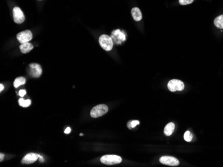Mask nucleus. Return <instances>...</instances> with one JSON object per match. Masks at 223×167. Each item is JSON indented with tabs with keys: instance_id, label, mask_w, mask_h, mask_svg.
Listing matches in <instances>:
<instances>
[{
	"instance_id": "f257e3e1",
	"label": "nucleus",
	"mask_w": 223,
	"mask_h": 167,
	"mask_svg": "<svg viewBox=\"0 0 223 167\" xmlns=\"http://www.w3.org/2000/svg\"><path fill=\"white\" fill-rule=\"evenodd\" d=\"M122 159L120 157L115 154H107L100 158L102 163L107 165H114L120 163Z\"/></svg>"
},
{
	"instance_id": "f03ea898",
	"label": "nucleus",
	"mask_w": 223,
	"mask_h": 167,
	"mask_svg": "<svg viewBox=\"0 0 223 167\" xmlns=\"http://www.w3.org/2000/svg\"><path fill=\"white\" fill-rule=\"evenodd\" d=\"M99 43L104 50L108 51L112 50L113 47V40L110 36L107 35H102L99 38Z\"/></svg>"
},
{
	"instance_id": "7ed1b4c3",
	"label": "nucleus",
	"mask_w": 223,
	"mask_h": 167,
	"mask_svg": "<svg viewBox=\"0 0 223 167\" xmlns=\"http://www.w3.org/2000/svg\"><path fill=\"white\" fill-rule=\"evenodd\" d=\"M108 111V106L106 105H99L94 107L90 111V115L92 118H98L105 115Z\"/></svg>"
},
{
	"instance_id": "20e7f679",
	"label": "nucleus",
	"mask_w": 223,
	"mask_h": 167,
	"mask_svg": "<svg viewBox=\"0 0 223 167\" xmlns=\"http://www.w3.org/2000/svg\"><path fill=\"white\" fill-rule=\"evenodd\" d=\"M168 88L171 92L181 91L184 89V84L180 80L172 79L168 83Z\"/></svg>"
},
{
	"instance_id": "39448f33",
	"label": "nucleus",
	"mask_w": 223,
	"mask_h": 167,
	"mask_svg": "<svg viewBox=\"0 0 223 167\" xmlns=\"http://www.w3.org/2000/svg\"><path fill=\"white\" fill-rule=\"evenodd\" d=\"M27 72L31 77L34 78H38L42 75V69L38 63H31L29 65L27 68Z\"/></svg>"
},
{
	"instance_id": "423d86ee",
	"label": "nucleus",
	"mask_w": 223,
	"mask_h": 167,
	"mask_svg": "<svg viewBox=\"0 0 223 167\" xmlns=\"http://www.w3.org/2000/svg\"><path fill=\"white\" fill-rule=\"evenodd\" d=\"M33 35L31 31L26 30L20 32L17 35V39L20 43H27L32 39Z\"/></svg>"
},
{
	"instance_id": "0eeeda50",
	"label": "nucleus",
	"mask_w": 223,
	"mask_h": 167,
	"mask_svg": "<svg viewBox=\"0 0 223 167\" xmlns=\"http://www.w3.org/2000/svg\"><path fill=\"white\" fill-rule=\"evenodd\" d=\"M160 162L163 165L172 166H176L180 164V162L177 158L170 156L162 157L160 158Z\"/></svg>"
},
{
	"instance_id": "6e6552de",
	"label": "nucleus",
	"mask_w": 223,
	"mask_h": 167,
	"mask_svg": "<svg viewBox=\"0 0 223 167\" xmlns=\"http://www.w3.org/2000/svg\"><path fill=\"white\" fill-rule=\"evenodd\" d=\"M13 17L15 23L20 24L22 23L25 20V15L22 10L18 7H15L13 10Z\"/></svg>"
},
{
	"instance_id": "1a4fd4ad",
	"label": "nucleus",
	"mask_w": 223,
	"mask_h": 167,
	"mask_svg": "<svg viewBox=\"0 0 223 167\" xmlns=\"http://www.w3.org/2000/svg\"><path fill=\"white\" fill-rule=\"evenodd\" d=\"M126 37L125 34L122 33L120 30H117L112 32L111 38L112 39L114 42L116 43L117 44H120L121 42H124L126 40Z\"/></svg>"
},
{
	"instance_id": "9d476101",
	"label": "nucleus",
	"mask_w": 223,
	"mask_h": 167,
	"mask_svg": "<svg viewBox=\"0 0 223 167\" xmlns=\"http://www.w3.org/2000/svg\"><path fill=\"white\" fill-rule=\"evenodd\" d=\"M39 158H40V156L39 154H37L35 153H29L23 157L22 161V162L23 164H27V165L32 164L38 160Z\"/></svg>"
},
{
	"instance_id": "9b49d317",
	"label": "nucleus",
	"mask_w": 223,
	"mask_h": 167,
	"mask_svg": "<svg viewBox=\"0 0 223 167\" xmlns=\"http://www.w3.org/2000/svg\"><path fill=\"white\" fill-rule=\"evenodd\" d=\"M131 14L133 19L136 22H140L142 18V15L140 9L138 7H134L131 10Z\"/></svg>"
},
{
	"instance_id": "f8f14e48",
	"label": "nucleus",
	"mask_w": 223,
	"mask_h": 167,
	"mask_svg": "<svg viewBox=\"0 0 223 167\" xmlns=\"http://www.w3.org/2000/svg\"><path fill=\"white\" fill-rule=\"evenodd\" d=\"M33 48H34V46L29 42L22 43L19 46L20 51H21L22 54H27V53L33 50Z\"/></svg>"
},
{
	"instance_id": "ddd939ff",
	"label": "nucleus",
	"mask_w": 223,
	"mask_h": 167,
	"mask_svg": "<svg viewBox=\"0 0 223 167\" xmlns=\"http://www.w3.org/2000/svg\"><path fill=\"white\" fill-rule=\"evenodd\" d=\"M175 125L173 123H169L166 125L164 130V133L166 136H170L175 131Z\"/></svg>"
},
{
	"instance_id": "4468645a",
	"label": "nucleus",
	"mask_w": 223,
	"mask_h": 167,
	"mask_svg": "<svg viewBox=\"0 0 223 167\" xmlns=\"http://www.w3.org/2000/svg\"><path fill=\"white\" fill-rule=\"evenodd\" d=\"M214 23L215 26L219 29H223V15L218 16L216 19H214Z\"/></svg>"
},
{
	"instance_id": "2eb2a0df",
	"label": "nucleus",
	"mask_w": 223,
	"mask_h": 167,
	"mask_svg": "<svg viewBox=\"0 0 223 167\" xmlns=\"http://www.w3.org/2000/svg\"><path fill=\"white\" fill-rule=\"evenodd\" d=\"M26 80L24 78V77H18V78L14 81V86L15 88H18V87L21 86V85H24L25 83H26Z\"/></svg>"
},
{
	"instance_id": "dca6fc26",
	"label": "nucleus",
	"mask_w": 223,
	"mask_h": 167,
	"mask_svg": "<svg viewBox=\"0 0 223 167\" xmlns=\"http://www.w3.org/2000/svg\"><path fill=\"white\" fill-rule=\"evenodd\" d=\"M31 101L30 99L24 100L23 99H19L18 101V103L20 106L23 107H27L31 105Z\"/></svg>"
},
{
	"instance_id": "f3484780",
	"label": "nucleus",
	"mask_w": 223,
	"mask_h": 167,
	"mask_svg": "<svg viewBox=\"0 0 223 167\" xmlns=\"http://www.w3.org/2000/svg\"><path fill=\"white\" fill-rule=\"evenodd\" d=\"M184 138L186 141L191 142L192 139V134L188 131H186L184 134Z\"/></svg>"
},
{
	"instance_id": "a211bd4d",
	"label": "nucleus",
	"mask_w": 223,
	"mask_h": 167,
	"mask_svg": "<svg viewBox=\"0 0 223 167\" xmlns=\"http://www.w3.org/2000/svg\"><path fill=\"white\" fill-rule=\"evenodd\" d=\"M139 124H140V122L138 121H131L128 123L127 126L130 129H132L133 128H134L136 125H138Z\"/></svg>"
},
{
	"instance_id": "6ab92c4d",
	"label": "nucleus",
	"mask_w": 223,
	"mask_h": 167,
	"mask_svg": "<svg viewBox=\"0 0 223 167\" xmlns=\"http://www.w3.org/2000/svg\"><path fill=\"white\" fill-rule=\"evenodd\" d=\"M194 2V0H179V3L182 6H186L191 4Z\"/></svg>"
},
{
	"instance_id": "aec40b11",
	"label": "nucleus",
	"mask_w": 223,
	"mask_h": 167,
	"mask_svg": "<svg viewBox=\"0 0 223 167\" xmlns=\"http://www.w3.org/2000/svg\"><path fill=\"white\" fill-rule=\"evenodd\" d=\"M26 93L27 92H26V90H23V89H22V90L19 91V95L20 97H23L26 94Z\"/></svg>"
},
{
	"instance_id": "412c9836",
	"label": "nucleus",
	"mask_w": 223,
	"mask_h": 167,
	"mask_svg": "<svg viewBox=\"0 0 223 167\" xmlns=\"http://www.w3.org/2000/svg\"><path fill=\"white\" fill-rule=\"evenodd\" d=\"M70 132H71V129H70L69 127H68V128L65 129V131H64V133H65V134H69Z\"/></svg>"
},
{
	"instance_id": "4be33fe9",
	"label": "nucleus",
	"mask_w": 223,
	"mask_h": 167,
	"mask_svg": "<svg viewBox=\"0 0 223 167\" xmlns=\"http://www.w3.org/2000/svg\"><path fill=\"white\" fill-rule=\"evenodd\" d=\"M4 157H5V155H4V154H3L2 153L0 154V161H1V162L3 161V159Z\"/></svg>"
},
{
	"instance_id": "5701e85b",
	"label": "nucleus",
	"mask_w": 223,
	"mask_h": 167,
	"mask_svg": "<svg viewBox=\"0 0 223 167\" xmlns=\"http://www.w3.org/2000/svg\"><path fill=\"white\" fill-rule=\"evenodd\" d=\"M3 89H4V86H3V85L2 84L0 85V91L2 92V91L3 90Z\"/></svg>"
}]
</instances>
